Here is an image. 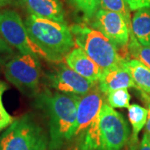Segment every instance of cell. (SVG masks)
<instances>
[{
    "instance_id": "obj_1",
    "label": "cell",
    "mask_w": 150,
    "mask_h": 150,
    "mask_svg": "<svg viewBox=\"0 0 150 150\" xmlns=\"http://www.w3.org/2000/svg\"><path fill=\"white\" fill-rule=\"evenodd\" d=\"M81 97L45 89L35 97L37 107L49 119V150H58L73 139L77 107Z\"/></svg>"
},
{
    "instance_id": "obj_2",
    "label": "cell",
    "mask_w": 150,
    "mask_h": 150,
    "mask_svg": "<svg viewBox=\"0 0 150 150\" xmlns=\"http://www.w3.org/2000/svg\"><path fill=\"white\" fill-rule=\"evenodd\" d=\"M24 24L31 41L48 61L59 63L75 44L73 33L66 23L29 14Z\"/></svg>"
},
{
    "instance_id": "obj_3",
    "label": "cell",
    "mask_w": 150,
    "mask_h": 150,
    "mask_svg": "<svg viewBox=\"0 0 150 150\" xmlns=\"http://www.w3.org/2000/svg\"><path fill=\"white\" fill-rule=\"evenodd\" d=\"M49 139L30 113L15 119L0 135V150H47Z\"/></svg>"
},
{
    "instance_id": "obj_4",
    "label": "cell",
    "mask_w": 150,
    "mask_h": 150,
    "mask_svg": "<svg viewBox=\"0 0 150 150\" xmlns=\"http://www.w3.org/2000/svg\"><path fill=\"white\" fill-rule=\"evenodd\" d=\"M70 29L75 44L103 69L119 66L126 60L118 54L114 44L95 28L85 24H74Z\"/></svg>"
},
{
    "instance_id": "obj_5",
    "label": "cell",
    "mask_w": 150,
    "mask_h": 150,
    "mask_svg": "<svg viewBox=\"0 0 150 150\" xmlns=\"http://www.w3.org/2000/svg\"><path fill=\"white\" fill-rule=\"evenodd\" d=\"M38 57L33 54H19L4 64L7 80L28 97H36L40 92L42 66Z\"/></svg>"
},
{
    "instance_id": "obj_6",
    "label": "cell",
    "mask_w": 150,
    "mask_h": 150,
    "mask_svg": "<svg viewBox=\"0 0 150 150\" xmlns=\"http://www.w3.org/2000/svg\"><path fill=\"white\" fill-rule=\"evenodd\" d=\"M100 150H122L129 141L130 129L123 115L104 103L99 115Z\"/></svg>"
},
{
    "instance_id": "obj_7",
    "label": "cell",
    "mask_w": 150,
    "mask_h": 150,
    "mask_svg": "<svg viewBox=\"0 0 150 150\" xmlns=\"http://www.w3.org/2000/svg\"><path fill=\"white\" fill-rule=\"evenodd\" d=\"M0 35L11 48L19 54H33L38 58L43 55L33 43L20 15L13 9L0 10Z\"/></svg>"
},
{
    "instance_id": "obj_8",
    "label": "cell",
    "mask_w": 150,
    "mask_h": 150,
    "mask_svg": "<svg viewBox=\"0 0 150 150\" xmlns=\"http://www.w3.org/2000/svg\"><path fill=\"white\" fill-rule=\"evenodd\" d=\"M45 81L56 92L79 97L84 96L96 84L63 63H58L48 71L45 75Z\"/></svg>"
},
{
    "instance_id": "obj_9",
    "label": "cell",
    "mask_w": 150,
    "mask_h": 150,
    "mask_svg": "<svg viewBox=\"0 0 150 150\" xmlns=\"http://www.w3.org/2000/svg\"><path fill=\"white\" fill-rule=\"evenodd\" d=\"M90 21L92 28L102 33L118 50L128 48L130 30L122 16L114 12L98 8Z\"/></svg>"
},
{
    "instance_id": "obj_10",
    "label": "cell",
    "mask_w": 150,
    "mask_h": 150,
    "mask_svg": "<svg viewBox=\"0 0 150 150\" xmlns=\"http://www.w3.org/2000/svg\"><path fill=\"white\" fill-rule=\"evenodd\" d=\"M103 103V93L96 84L87 94L81 97L77 107V117L73 138L84 134L92 122L99 116Z\"/></svg>"
},
{
    "instance_id": "obj_11",
    "label": "cell",
    "mask_w": 150,
    "mask_h": 150,
    "mask_svg": "<svg viewBox=\"0 0 150 150\" xmlns=\"http://www.w3.org/2000/svg\"><path fill=\"white\" fill-rule=\"evenodd\" d=\"M15 4L23 7L29 14L66 23L64 8L60 0H16Z\"/></svg>"
},
{
    "instance_id": "obj_12",
    "label": "cell",
    "mask_w": 150,
    "mask_h": 150,
    "mask_svg": "<svg viewBox=\"0 0 150 150\" xmlns=\"http://www.w3.org/2000/svg\"><path fill=\"white\" fill-rule=\"evenodd\" d=\"M65 60L69 68L93 83L99 80L103 74V69L79 47L73 48L66 56Z\"/></svg>"
},
{
    "instance_id": "obj_13",
    "label": "cell",
    "mask_w": 150,
    "mask_h": 150,
    "mask_svg": "<svg viewBox=\"0 0 150 150\" xmlns=\"http://www.w3.org/2000/svg\"><path fill=\"white\" fill-rule=\"evenodd\" d=\"M98 82L100 91L105 94L121 88H137L132 76L123 63L119 66L104 69Z\"/></svg>"
},
{
    "instance_id": "obj_14",
    "label": "cell",
    "mask_w": 150,
    "mask_h": 150,
    "mask_svg": "<svg viewBox=\"0 0 150 150\" xmlns=\"http://www.w3.org/2000/svg\"><path fill=\"white\" fill-rule=\"evenodd\" d=\"M132 32L142 45L150 47V8L135 11L132 18Z\"/></svg>"
},
{
    "instance_id": "obj_15",
    "label": "cell",
    "mask_w": 150,
    "mask_h": 150,
    "mask_svg": "<svg viewBox=\"0 0 150 150\" xmlns=\"http://www.w3.org/2000/svg\"><path fill=\"white\" fill-rule=\"evenodd\" d=\"M123 65L131 74L137 88L150 94V69L136 59L123 60Z\"/></svg>"
},
{
    "instance_id": "obj_16",
    "label": "cell",
    "mask_w": 150,
    "mask_h": 150,
    "mask_svg": "<svg viewBox=\"0 0 150 150\" xmlns=\"http://www.w3.org/2000/svg\"><path fill=\"white\" fill-rule=\"evenodd\" d=\"M128 116L133 130L129 143L134 144L139 142V134L146 124L148 109L136 103L131 104L128 108Z\"/></svg>"
},
{
    "instance_id": "obj_17",
    "label": "cell",
    "mask_w": 150,
    "mask_h": 150,
    "mask_svg": "<svg viewBox=\"0 0 150 150\" xmlns=\"http://www.w3.org/2000/svg\"><path fill=\"white\" fill-rule=\"evenodd\" d=\"M99 8L114 12L122 16L128 25L130 33L132 32V18L130 13L131 10L124 0H100Z\"/></svg>"
},
{
    "instance_id": "obj_18",
    "label": "cell",
    "mask_w": 150,
    "mask_h": 150,
    "mask_svg": "<svg viewBox=\"0 0 150 150\" xmlns=\"http://www.w3.org/2000/svg\"><path fill=\"white\" fill-rule=\"evenodd\" d=\"M128 54L133 58L144 64L150 69V47L144 46L134 37L133 32L130 33V39L128 45Z\"/></svg>"
},
{
    "instance_id": "obj_19",
    "label": "cell",
    "mask_w": 150,
    "mask_h": 150,
    "mask_svg": "<svg viewBox=\"0 0 150 150\" xmlns=\"http://www.w3.org/2000/svg\"><path fill=\"white\" fill-rule=\"evenodd\" d=\"M100 0H69L71 5L83 15L86 21H90L99 8Z\"/></svg>"
},
{
    "instance_id": "obj_20",
    "label": "cell",
    "mask_w": 150,
    "mask_h": 150,
    "mask_svg": "<svg viewBox=\"0 0 150 150\" xmlns=\"http://www.w3.org/2000/svg\"><path fill=\"white\" fill-rule=\"evenodd\" d=\"M131 96L128 88H121L107 94L108 104L112 108H126L129 107Z\"/></svg>"
},
{
    "instance_id": "obj_21",
    "label": "cell",
    "mask_w": 150,
    "mask_h": 150,
    "mask_svg": "<svg viewBox=\"0 0 150 150\" xmlns=\"http://www.w3.org/2000/svg\"><path fill=\"white\" fill-rule=\"evenodd\" d=\"M8 88V86L5 82L0 81V133L8 129L15 120L13 117H12L8 112L3 103V95Z\"/></svg>"
},
{
    "instance_id": "obj_22",
    "label": "cell",
    "mask_w": 150,
    "mask_h": 150,
    "mask_svg": "<svg viewBox=\"0 0 150 150\" xmlns=\"http://www.w3.org/2000/svg\"><path fill=\"white\" fill-rule=\"evenodd\" d=\"M13 49L6 43L0 35V64H6L8 59L13 58Z\"/></svg>"
},
{
    "instance_id": "obj_23",
    "label": "cell",
    "mask_w": 150,
    "mask_h": 150,
    "mask_svg": "<svg viewBox=\"0 0 150 150\" xmlns=\"http://www.w3.org/2000/svg\"><path fill=\"white\" fill-rule=\"evenodd\" d=\"M128 150H150V139L147 134H144L141 141L129 144Z\"/></svg>"
},
{
    "instance_id": "obj_24",
    "label": "cell",
    "mask_w": 150,
    "mask_h": 150,
    "mask_svg": "<svg viewBox=\"0 0 150 150\" xmlns=\"http://www.w3.org/2000/svg\"><path fill=\"white\" fill-rule=\"evenodd\" d=\"M131 11H137L141 8H150V0H124Z\"/></svg>"
},
{
    "instance_id": "obj_25",
    "label": "cell",
    "mask_w": 150,
    "mask_h": 150,
    "mask_svg": "<svg viewBox=\"0 0 150 150\" xmlns=\"http://www.w3.org/2000/svg\"><path fill=\"white\" fill-rule=\"evenodd\" d=\"M148 117H147V122L145 124V134L149 136L150 139V101L148 103Z\"/></svg>"
},
{
    "instance_id": "obj_26",
    "label": "cell",
    "mask_w": 150,
    "mask_h": 150,
    "mask_svg": "<svg viewBox=\"0 0 150 150\" xmlns=\"http://www.w3.org/2000/svg\"><path fill=\"white\" fill-rule=\"evenodd\" d=\"M16 0H0V8L5 7V6L15 4Z\"/></svg>"
},
{
    "instance_id": "obj_27",
    "label": "cell",
    "mask_w": 150,
    "mask_h": 150,
    "mask_svg": "<svg viewBox=\"0 0 150 150\" xmlns=\"http://www.w3.org/2000/svg\"><path fill=\"white\" fill-rule=\"evenodd\" d=\"M71 150H82V149H81L80 145H79V146H76V147H74V149H72Z\"/></svg>"
},
{
    "instance_id": "obj_28",
    "label": "cell",
    "mask_w": 150,
    "mask_h": 150,
    "mask_svg": "<svg viewBox=\"0 0 150 150\" xmlns=\"http://www.w3.org/2000/svg\"><path fill=\"white\" fill-rule=\"evenodd\" d=\"M0 70H1V64H0Z\"/></svg>"
}]
</instances>
